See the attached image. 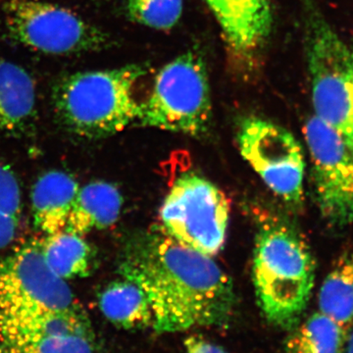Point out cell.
<instances>
[{
	"mask_svg": "<svg viewBox=\"0 0 353 353\" xmlns=\"http://www.w3.org/2000/svg\"><path fill=\"white\" fill-rule=\"evenodd\" d=\"M345 331L338 323L318 311L292 332L285 353H341Z\"/></svg>",
	"mask_w": 353,
	"mask_h": 353,
	"instance_id": "19",
	"label": "cell"
},
{
	"mask_svg": "<svg viewBox=\"0 0 353 353\" xmlns=\"http://www.w3.org/2000/svg\"><path fill=\"white\" fill-rule=\"evenodd\" d=\"M0 353H6L4 352L3 347H1V345H0Z\"/></svg>",
	"mask_w": 353,
	"mask_h": 353,
	"instance_id": "24",
	"label": "cell"
},
{
	"mask_svg": "<svg viewBox=\"0 0 353 353\" xmlns=\"http://www.w3.org/2000/svg\"><path fill=\"white\" fill-rule=\"evenodd\" d=\"M187 353H229L224 348L199 336H192L185 341Z\"/></svg>",
	"mask_w": 353,
	"mask_h": 353,
	"instance_id": "22",
	"label": "cell"
},
{
	"mask_svg": "<svg viewBox=\"0 0 353 353\" xmlns=\"http://www.w3.org/2000/svg\"><path fill=\"white\" fill-rule=\"evenodd\" d=\"M148 72L146 65L132 64L65 77L53 90L57 116L67 129L83 138L124 131L138 119L136 90Z\"/></svg>",
	"mask_w": 353,
	"mask_h": 353,
	"instance_id": "2",
	"label": "cell"
},
{
	"mask_svg": "<svg viewBox=\"0 0 353 353\" xmlns=\"http://www.w3.org/2000/svg\"><path fill=\"white\" fill-rule=\"evenodd\" d=\"M211 97L201 55L188 51L162 67L152 92L139 101L137 123L163 131L197 136L208 129Z\"/></svg>",
	"mask_w": 353,
	"mask_h": 353,
	"instance_id": "5",
	"label": "cell"
},
{
	"mask_svg": "<svg viewBox=\"0 0 353 353\" xmlns=\"http://www.w3.org/2000/svg\"><path fill=\"white\" fill-rule=\"evenodd\" d=\"M347 352L345 353H353V329L350 336H348Z\"/></svg>",
	"mask_w": 353,
	"mask_h": 353,
	"instance_id": "23",
	"label": "cell"
},
{
	"mask_svg": "<svg viewBox=\"0 0 353 353\" xmlns=\"http://www.w3.org/2000/svg\"><path fill=\"white\" fill-rule=\"evenodd\" d=\"M8 31L16 41L46 54L101 50L108 38L73 11L43 0H11L6 7Z\"/></svg>",
	"mask_w": 353,
	"mask_h": 353,
	"instance_id": "7",
	"label": "cell"
},
{
	"mask_svg": "<svg viewBox=\"0 0 353 353\" xmlns=\"http://www.w3.org/2000/svg\"><path fill=\"white\" fill-rule=\"evenodd\" d=\"M253 283L260 308L281 328L294 326L305 310L315 280V262L303 236L289 225L260 228L253 254Z\"/></svg>",
	"mask_w": 353,
	"mask_h": 353,
	"instance_id": "3",
	"label": "cell"
},
{
	"mask_svg": "<svg viewBox=\"0 0 353 353\" xmlns=\"http://www.w3.org/2000/svg\"><path fill=\"white\" fill-rule=\"evenodd\" d=\"M20 215L19 183L13 171L0 159V250L15 239Z\"/></svg>",
	"mask_w": 353,
	"mask_h": 353,
	"instance_id": "20",
	"label": "cell"
},
{
	"mask_svg": "<svg viewBox=\"0 0 353 353\" xmlns=\"http://www.w3.org/2000/svg\"><path fill=\"white\" fill-rule=\"evenodd\" d=\"M129 17L139 24L167 31L183 12V0H127Z\"/></svg>",
	"mask_w": 353,
	"mask_h": 353,
	"instance_id": "21",
	"label": "cell"
},
{
	"mask_svg": "<svg viewBox=\"0 0 353 353\" xmlns=\"http://www.w3.org/2000/svg\"><path fill=\"white\" fill-rule=\"evenodd\" d=\"M243 157L285 203L299 206L303 199L304 155L294 134L275 123L248 118L238 134Z\"/></svg>",
	"mask_w": 353,
	"mask_h": 353,
	"instance_id": "8",
	"label": "cell"
},
{
	"mask_svg": "<svg viewBox=\"0 0 353 353\" xmlns=\"http://www.w3.org/2000/svg\"><path fill=\"white\" fill-rule=\"evenodd\" d=\"M80 185L69 174L51 171L34 183L32 211L36 226L46 234L64 231Z\"/></svg>",
	"mask_w": 353,
	"mask_h": 353,
	"instance_id": "13",
	"label": "cell"
},
{
	"mask_svg": "<svg viewBox=\"0 0 353 353\" xmlns=\"http://www.w3.org/2000/svg\"><path fill=\"white\" fill-rule=\"evenodd\" d=\"M120 273L145 292L158 333L219 326L233 312L229 276L212 257L181 245L160 227L132 243Z\"/></svg>",
	"mask_w": 353,
	"mask_h": 353,
	"instance_id": "1",
	"label": "cell"
},
{
	"mask_svg": "<svg viewBox=\"0 0 353 353\" xmlns=\"http://www.w3.org/2000/svg\"><path fill=\"white\" fill-rule=\"evenodd\" d=\"M229 43L236 50L256 48L270 32L268 0H206Z\"/></svg>",
	"mask_w": 353,
	"mask_h": 353,
	"instance_id": "12",
	"label": "cell"
},
{
	"mask_svg": "<svg viewBox=\"0 0 353 353\" xmlns=\"http://www.w3.org/2000/svg\"><path fill=\"white\" fill-rule=\"evenodd\" d=\"M122 206V194L113 183H88L79 190L64 231L85 236L106 229L117 222Z\"/></svg>",
	"mask_w": 353,
	"mask_h": 353,
	"instance_id": "14",
	"label": "cell"
},
{
	"mask_svg": "<svg viewBox=\"0 0 353 353\" xmlns=\"http://www.w3.org/2000/svg\"><path fill=\"white\" fill-rule=\"evenodd\" d=\"M79 307L66 281L46 264L41 241L21 246L0 262V314Z\"/></svg>",
	"mask_w": 353,
	"mask_h": 353,
	"instance_id": "9",
	"label": "cell"
},
{
	"mask_svg": "<svg viewBox=\"0 0 353 353\" xmlns=\"http://www.w3.org/2000/svg\"><path fill=\"white\" fill-rule=\"evenodd\" d=\"M0 345L6 353H97L82 308L0 314Z\"/></svg>",
	"mask_w": 353,
	"mask_h": 353,
	"instance_id": "11",
	"label": "cell"
},
{
	"mask_svg": "<svg viewBox=\"0 0 353 353\" xmlns=\"http://www.w3.org/2000/svg\"><path fill=\"white\" fill-rule=\"evenodd\" d=\"M99 304L106 319L120 328L152 327L153 314L148 297L129 279L122 277L111 282L99 294Z\"/></svg>",
	"mask_w": 353,
	"mask_h": 353,
	"instance_id": "16",
	"label": "cell"
},
{
	"mask_svg": "<svg viewBox=\"0 0 353 353\" xmlns=\"http://www.w3.org/2000/svg\"><path fill=\"white\" fill-rule=\"evenodd\" d=\"M41 245L46 264L65 281L85 277L92 270L94 254L83 236L62 231L48 234Z\"/></svg>",
	"mask_w": 353,
	"mask_h": 353,
	"instance_id": "17",
	"label": "cell"
},
{
	"mask_svg": "<svg viewBox=\"0 0 353 353\" xmlns=\"http://www.w3.org/2000/svg\"><path fill=\"white\" fill-rule=\"evenodd\" d=\"M312 162L316 201L323 217L343 227L353 223V154L334 128L313 115L304 126Z\"/></svg>",
	"mask_w": 353,
	"mask_h": 353,
	"instance_id": "10",
	"label": "cell"
},
{
	"mask_svg": "<svg viewBox=\"0 0 353 353\" xmlns=\"http://www.w3.org/2000/svg\"><path fill=\"white\" fill-rule=\"evenodd\" d=\"M319 311L347 331L353 322V252L339 259L325 279L319 296Z\"/></svg>",
	"mask_w": 353,
	"mask_h": 353,
	"instance_id": "18",
	"label": "cell"
},
{
	"mask_svg": "<svg viewBox=\"0 0 353 353\" xmlns=\"http://www.w3.org/2000/svg\"><path fill=\"white\" fill-rule=\"evenodd\" d=\"M36 112V85L20 65L0 60V128L24 130Z\"/></svg>",
	"mask_w": 353,
	"mask_h": 353,
	"instance_id": "15",
	"label": "cell"
},
{
	"mask_svg": "<svg viewBox=\"0 0 353 353\" xmlns=\"http://www.w3.org/2000/svg\"><path fill=\"white\" fill-rule=\"evenodd\" d=\"M230 202L214 183L194 173L179 176L160 209V228L181 245L213 257L226 241Z\"/></svg>",
	"mask_w": 353,
	"mask_h": 353,
	"instance_id": "6",
	"label": "cell"
},
{
	"mask_svg": "<svg viewBox=\"0 0 353 353\" xmlns=\"http://www.w3.org/2000/svg\"><path fill=\"white\" fill-rule=\"evenodd\" d=\"M305 50L315 114L353 154V51L315 7L305 14Z\"/></svg>",
	"mask_w": 353,
	"mask_h": 353,
	"instance_id": "4",
	"label": "cell"
}]
</instances>
